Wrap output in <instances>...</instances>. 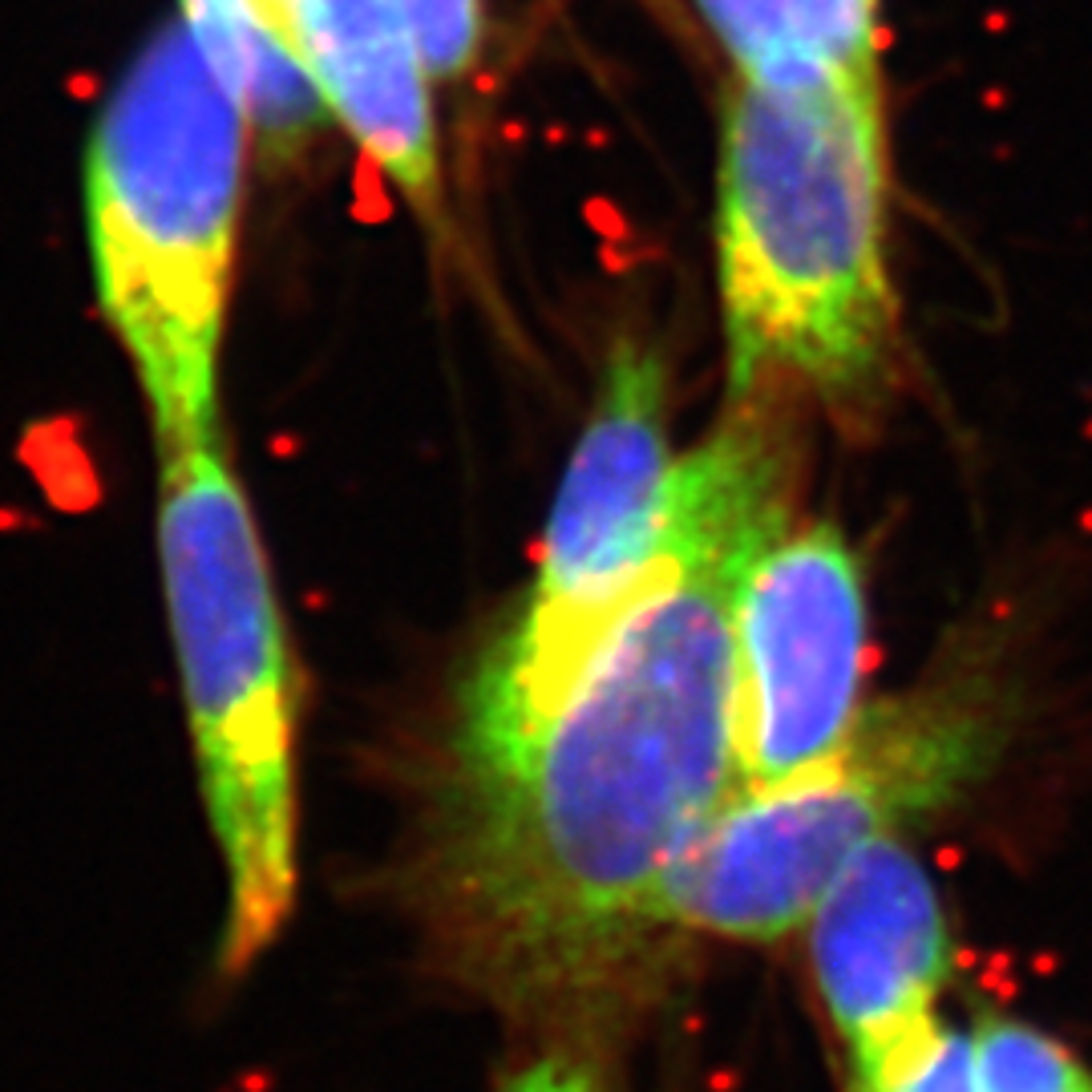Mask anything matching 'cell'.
Listing matches in <instances>:
<instances>
[{
	"label": "cell",
	"mask_w": 1092,
	"mask_h": 1092,
	"mask_svg": "<svg viewBox=\"0 0 1092 1092\" xmlns=\"http://www.w3.org/2000/svg\"><path fill=\"white\" fill-rule=\"evenodd\" d=\"M805 401L728 397L676 457L652 575L510 748L449 757L417 862L445 963L514 1019H607L664 935L660 886L740 789L732 607L789 526Z\"/></svg>",
	"instance_id": "6da1fadb"
},
{
	"label": "cell",
	"mask_w": 1092,
	"mask_h": 1092,
	"mask_svg": "<svg viewBox=\"0 0 1092 1092\" xmlns=\"http://www.w3.org/2000/svg\"><path fill=\"white\" fill-rule=\"evenodd\" d=\"M728 397L781 389L866 429L899 385L882 86L736 82L716 166Z\"/></svg>",
	"instance_id": "7a4b0ae2"
},
{
	"label": "cell",
	"mask_w": 1092,
	"mask_h": 1092,
	"mask_svg": "<svg viewBox=\"0 0 1092 1092\" xmlns=\"http://www.w3.org/2000/svg\"><path fill=\"white\" fill-rule=\"evenodd\" d=\"M158 563L198 789L227 874L219 967H251L296 903V672L223 437L158 453Z\"/></svg>",
	"instance_id": "3957f363"
},
{
	"label": "cell",
	"mask_w": 1092,
	"mask_h": 1092,
	"mask_svg": "<svg viewBox=\"0 0 1092 1092\" xmlns=\"http://www.w3.org/2000/svg\"><path fill=\"white\" fill-rule=\"evenodd\" d=\"M243 126L194 33L166 25L130 61L90 138L98 304L150 401L158 453L219 437Z\"/></svg>",
	"instance_id": "277c9868"
},
{
	"label": "cell",
	"mask_w": 1092,
	"mask_h": 1092,
	"mask_svg": "<svg viewBox=\"0 0 1092 1092\" xmlns=\"http://www.w3.org/2000/svg\"><path fill=\"white\" fill-rule=\"evenodd\" d=\"M999 744L1003 708L979 680H943L866 708L834 753L736 789L708 817L660 886V927L748 943L805 927L862 850L959 801Z\"/></svg>",
	"instance_id": "5b68a950"
},
{
	"label": "cell",
	"mask_w": 1092,
	"mask_h": 1092,
	"mask_svg": "<svg viewBox=\"0 0 1092 1092\" xmlns=\"http://www.w3.org/2000/svg\"><path fill=\"white\" fill-rule=\"evenodd\" d=\"M672 473L668 365L640 336H620L551 506L530 591L461 688L449 757L510 748L567 692L656 567Z\"/></svg>",
	"instance_id": "8992f818"
},
{
	"label": "cell",
	"mask_w": 1092,
	"mask_h": 1092,
	"mask_svg": "<svg viewBox=\"0 0 1092 1092\" xmlns=\"http://www.w3.org/2000/svg\"><path fill=\"white\" fill-rule=\"evenodd\" d=\"M736 769L781 781L834 753L862 716L866 583L834 522L777 530L732 607Z\"/></svg>",
	"instance_id": "52a82bcc"
},
{
	"label": "cell",
	"mask_w": 1092,
	"mask_h": 1092,
	"mask_svg": "<svg viewBox=\"0 0 1092 1092\" xmlns=\"http://www.w3.org/2000/svg\"><path fill=\"white\" fill-rule=\"evenodd\" d=\"M805 927L817 987L850 1060L935 1019L955 951L939 891L899 838L862 850Z\"/></svg>",
	"instance_id": "ba28073f"
},
{
	"label": "cell",
	"mask_w": 1092,
	"mask_h": 1092,
	"mask_svg": "<svg viewBox=\"0 0 1092 1092\" xmlns=\"http://www.w3.org/2000/svg\"><path fill=\"white\" fill-rule=\"evenodd\" d=\"M292 41L328 110L409 194V202L433 219L441 202V174L429 74L401 5L397 0H300L292 13Z\"/></svg>",
	"instance_id": "9c48e42d"
},
{
	"label": "cell",
	"mask_w": 1092,
	"mask_h": 1092,
	"mask_svg": "<svg viewBox=\"0 0 1092 1092\" xmlns=\"http://www.w3.org/2000/svg\"><path fill=\"white\" fill-rule=\"evenodd\" d=\"M736 82L761 90L882 86L878 0H696Z\"/></svg>",
	"instance_id": "30bf717a"
},
{
	"label": "cell",
	"mask_w": 1092,
	"mask_h": 1092,
	"mask_svg": "<svg viewBox=\"0 0 1092 1092\" xmlns=\"http://www.w3.org/2000/svg\"><path fill=\"white\" fill-rule=\"evenodd\" d=\"M182 25L194 33L211 70L235 94L243 122L271 158L300 154L328 122V102L304 57L276 37L251 0H182Z\"/></svg>",
	"instance_id": "8fae6325"
},
{
	"label": "cell",
	"mask_w": 1092,
	"mask_h": 1092,
	"mask_svg": "<svg viewBox=\"0 0 1092 1092\" xmlns=\"http://www.w3.org/2000/svg\"><path fill=\"white\" fill-rule=\"evenodd\" d=\"M975 1092H1092V1072L1028 1023L983 1019L971 1032Z\"/></svg>",
	"instance_id": "7c38bea8"
},
{
	"label": "cell",
	"mask_w": 1092,
	"mask_h": 1092,
	"mask_svg": "<svg viewBox=\"0 0 1092 1092\" xmlns=\"http://www.w3.org/2000/svg\"><path fill=\"white\" fill-rule=\"evenodd\" d=\"M850 1092H975L971 1036L927 1019L903 1040L854 1056Z\"/></svg>",
	"instance_id": "4fadbf2b"
},
{
	"label": "cell",
	"mask_w": 1092,
	"mask_h": 1092,
	"mask_svg": "<svg viewBox=\"0 0 1092 1092\" xmlns=\"http://www.w3.org/2000/svg\"><path fill=\"white\" fill-rule=\"evenodd\" d=\"M429 78L469 70L482 29V0H397Z\"/></svg>",
	"instance_id": "5bb4252c"
},
{
	"label": "cell",
	"mask_w": 1092,
	"mask_h": 1092,
	"mask_svg": "<svg viewBox=\"0 0 1092 1092\" xmlns=\"http://www.w3.org/2000/svg\"><path fill=\"white\" fill-rule=\"evenodd\" d=\"M498 1092H607L599 1072L575 1056V1048H546L514 1068Z\"/></svg>",
	"instance_id": "9a60e30c"
},
{
	"label": "cell",
	"mask_w": 1092,
	"mask_h": 1092,
	"mask_svg": "<svg viewBox=\"0 0 1092 1092\" xmlns=\"http://www.w3.org/2000/svg\"><path fill=\"white\" fill-rule=\"evenodd\" d=\"M255 5V13L276 29V37H284L292 49H296V41H292V13H296V5L300 0H251Z\"/></svg>",
	"instance_id": "2e32d148"
}]
</instances>
